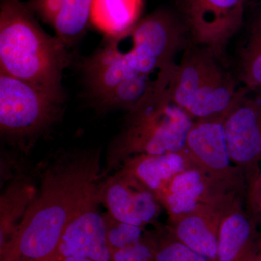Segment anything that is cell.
Instances as JSON below:
<instances>
[{
  "label": "cell",
  "instance_id": "6da1fadb",
  "mask_svg": "<svg viewBox=\"0 0 261 261\" xmlns=\"http://www.w3.org/2000/svg\"><path fill=\"white\" fill-rule=\"evenodd\" d=\"M101 152H60L42 167L40 185L0 261H42L58 253L65 230L76 216L101 202Z\"/></svg>",
  "mask_w": 261,
  "mask_h": 261
},
{
  "label": "cell",
  "instance_id": "7a4b0ae2",
  "mask_svg": "<svg viewBox=\"0 0 261 261\" xmlns=\"http://www.w3.org/2000/svg\"><path fill=\"white\" fill-rule=\"evenodd\" d=\"M70 49L47 34L20 0L0 3V72L42 88L63 90Z\"/></svg>",
  "mask_w": 261,
  "mask_h": 261
},
{
  "label": "cell",
  "instance_id": "3957f363",
  "mask_svg": "<svg viewBox=\"0 0 261 261\" xmlns=\"http://www.w3.org/2000/svg\"><path fill=\"white\" fill-rule=\"evenodd\" d=\"M171 80L160 78L153 95L140 108L128 113L124 126L107 150L101 177L118 169L126 160L140 154H162L185 149L193 121L171 99Z\"/></svg>",
  "mask_w": 261,
  "mask_h": 261
},
{
  "label": "cell",
  "instance_id": "277c9868",
  "mask_svg": "<svg viewBox=\"0 0 261 261\" xmlns=\"http://www.w3.org/2000/svg\"><path fill=\"white\" fill-rule=\"evenodd\" d=\"M184 28L177 17L159 10L139 20L128 32L106 37L94 58L122 78L152 75L174 64L181 47Z\"/></svg>",
  "mask_w": 261,
  "mask_h": 261
},
{
  "label": "cell",
  "instance_id": "5b68a950",
  "mask_svg": "<svg viewBox=\"0 0 261 261\" xmlns=\"http://www.w3.org/2000/svg\"><path fill=\"white\" fill-rule=\"evenodd\" d=\"M64 91L42 88L0 72V130L15 145L27 147L63 114Z\"/></svg>",
  "mask_w": 261,
  "mask_h": 261
},
{
  "label": "cell",
  "instance_id": "8992f818",
  "mask_svg": "<svg viewBox=\"0 0 261 261\" xmlns=\"http://www.w3.org/2000/svg\"><path fill=\"white\" fill-rule=\"evenodd\" d=\"M249 91L247 87H240L238 97L224 120L230 157L245 178L247 192L261 171V97L249 95Z\"/></svg>",
  "mask_w": 261,
  "mask_h": 261
},
{
  "label": "cell",
  "instance_id": "52a82bcc",
  "mask_svg": "<svg viewBox=\"0 0 261 261\" xmlns=\"http://www.w3.org/2000/svg\"><path fill=\"white\" fill-rule=\"evenodd\" d=\"M155 195L168 219L205 206L231 205L245 200L244 194L194 165L175 175Z\"/></svg>",
  "mask_w": 261,
  "mask_h": 261
},
{
  "label": "cell",
  "instance_id": "ba28073f",
  "mask_svg": "<svg viewBox=\"0 0 261 261\" xmlns=\"http://www.w3.org/2000/svg\"><path fill=\"white\" fill-rule=\"evenodd\" d=\"M245 0H185V18L194 41L213 56L224 53L243 23Z\"/></svg>",
  "mask_w": 261,
  "mask_h": 261
},
{
  "label": "cell",
  "instance_id": "9c48e42d",
  "mask_svg": "<svg viewBox=\"0 0 261 261\" xmlns=\"http://www.w3.org/2000/svg\"><path fill=\"white\" fill-rule=\"evenodd\" d=\"M224 118L193 121L184 150L194 166L246 197L245 178L233 164L228 152L224 130Z\"/></svg>",
  "mask_w": 261,
  "mask_h": 261
},
{
  "label": "cell",
  "instance_id": "30bf717a",
  "mask_svg": "<svg viewBox=\"0 0 261 261\" xmlns=\"http://www.w3.org/2000/svg\"><path fill=\"white\" fill-rule=\"evenodd\" d=\"M101 202L115 219L146 228L159 226L161 205L155 194L137 178L122 170L102 182Z\"/></svg>",
  "mask_w": 261,
  "mask_h": 261
},
{
  "label": "cell",
  "instance_id": "8fae6325",
  "mask_svg": "<svg viewBox=\"0 0 261 261\" xmlns=\"http://www.w3.org/2000/svg\"><path fill=\"white\" fill-rule=\"evenodd\" d=\"M99 203L89 206L65 230L58 250L65 258L111 261L104 216L98 210Z\"/></svg>",
  "mask_w": 261,
  "mask_h": 261
},
{
  "label": "cell",
  "instance_id": "7c38bea8",
  "mask_svg": "<svg viewBox=\"0 0 261 261\" xmlns=\"http://www.w3.org/2000/svg\"><path fill=\"white\" fill-rule=\"evenodd\" d=\"M233 204L200 207L168 219L166 227L174 238L189 248L210 261H216L221 220Z\"/></svg>",
  "mask_w": 261,
  "mask_h": 261
},
{
  "label": "cell",
  "instance_id": "4fadbf2b",
  "mask_svg": "<svg viewBox=\"0 0 261 261\" xmlns=\"http://www.w3.org/2000/svg\"><path fill=\"white\" fill-rule=\"evenodd\" d=\"M92 3V0H29L25 4L70 49L91 23Z\"/></svg>",
  "mask_w": 261,
  "mask_h": 261
},
{
  "label": "cell",
  "instance_id": "5bb4252c",
  "mask_svg": "<svg viewBox=\"0 0 261 261\" xmlns=\"http://www.w3.org/2000/svg\"><path fill=\"white\" fill-rule=\"evenodd\" d=\"M238 200L224 214L218 238L216 261H255L261 234L257 225Z\"/></svg>",
  "mask_w": 261,
  "mask_h": 261
},
{
  "label": "cell",
  "instance_id": "9a60e30c",
  "mask_svg": "<svg viewBox=\"0 0 261 261\" xmlns=\"http://www.w3.org/2000/svg\"><path fill=\"white\" fill-rule=\"evenodd\" d=\"M240 89L233 77L219 66L201 87L185 112L193 121L224 118L234 104Z\"/></svg>",
  "mask_w": 261,
  "mask_h": 261
},
{
  "label": "cell",
  "instance_id": "2e32d148",
  "mask_svg": "<svg viewBox=\"0 0 261 261\" xmlns=\"http://www.w3.org/2000/svg\"><path fill=\"white\" fill-rule=\"evenodd\" d=\"M214 58L205 49H194L176 65L171 84V99L184 111L190 107L201 87L219 66Z\"/></svg>",
  "mask_w": 261,
  "mask_h": 261
},
{
  "label": "cell",
  "instance_id": "e0dca14e",
  "mask_svg": "<svg viewBox=\"0 0 261 261\" xmlns=\"http://www.w3.org/2000/svg\"><path fill=\"white\" fill-rule=\"evenodd\" d=\"M185 150L162 154H140L126 160L121 170L132 175L154 194L178 173L192 166Z\"/></svg>",
  "mask_w": 261,
  "mask_h": 261
},
{
  "label": "cell",
  "instance_id": "ac0fdd59",
  "mask_svg": "<svg viewBox=\"0 0 261 261\" xmlns=\"http://www.w3.org/2000/svg\"><path fill=\"white\" fill-rule=\"evenodd\" d=\"M142 0H92L91 23L106 37L120 35L139 21Z\"/></svg>",
  "mask_w": 261,
  "mask_h": 261
},
{
  "label": "cell",
  "instance_id": "d6986e66",
  "mask_svg": "<svg viewBox=\"0 0 261 261\" xmlns=\"http://www.w3.org/2000/svg\"><path fill=\"white\" fill-rule=\"evenodd\" d=\"M35 193L31 181L20 176L10 183L2 195L0 248L6 245L15 233Z\"/></svg>",
  "mask_w": 261,
  "mask_h": 261
},
{
  "label": "cell",
  "instance_id": "ffe728a7",
  "mask_svg": "<svg viewBox=\"0 0 261 261\" xmlns=\"http://www.w3.org/2000/svg\"><path fill=\"white\" fill-rule=\"evenodd\" d=\"M159 73L154 78L152 75L140 74L123 81L103 100L99 107L104 109L120 108L128 113L137 111L157 90L160 82Z\"/></svg>",
  "mask_w": 261,
  "mask_h": 261
},
{
  "label": "cell",
  "instance_id": "44dd1931",
  "mask_svg": "<svg viewBox=\"0 0 261 261\" xmlns=\"http://www.w3.org/2000/svg\"><path fill=\"white\" fill-rule=\"evenodd\" d=\"M240 78L245 87L261 92V13L252 24L240 54Z\"/></svg>",
  "mask_w": 261,
  "mask_h": 261
},
{
  "label": "cell",
  "instance_id": "7402d4cb",
  "mask_svg": "<svg viewBox=\"0 0 261 261\" xmlns=\"http://www.w3.org/2000/svg\"><path fill=\"white\" fill-rule=\"evenodd\" d=\"M154 231L155 261H210L178 241L166 226L159 225Z\"/></svg>",
  "mask_w": 261,
  "mask_h": 261
},
{
  "label": "cell",
  "instance_id": "603a6c76",
  "mask_svg": "<svg viewBox=\"0 0 261 261\" xmlns=\"http://www.w3.org/2000/svg\"><path fill=\"white\" fill-rule=\"evenodd\" d=\"M103 216L106 223V237L110 252L139 243L147 231L146 228L118 221L108 213Z\"/></svg>",
  "mask_w": 261,
  "mask_h": 261
},
{
  "label": "cell",
  "instance_id": "cb8c5ba5",
  "mask_svg": "<svg viewBox=\"0 0 261 261\" xmlns=\"http://www.w3.org/2000/svg\"><path fill=\"white\" fill-rule=\"evenodd\" d=\"M111 261H155L154 231L146 232L139 243L110 252Z\"/></svg>",
  "mask_w": 261,
  "mask_h": 261
},
{
  "label": "cell",
  "instance_id": "d4e9b609",
  "mask_svg": "<svg viewBox=\"0 0 261 261\" xmlns=\"http://www.w3.org/2000/svg\"><path fill=\"white\" fill-rule=\"evenodd\" d=\"M245 209L258 226L261 224V188L251 189L245 197Z\"/></svg>",
  "mask_w": 261,
  "mask_h": 261
},
{
  "label": "cell",
  "instance_id": "484cf974",
  "mask_svg": "<svg viewBox=\"0 0 261 261\" xmlns=\"http://www.w3.org/2000/svg\"><path fill=\"white\" fill-rule=\"evenodd\" d=\"M65 257L63 255H61L59 252L53 255V257H49V258L46 259V260L42 261H64Z\"/></svg>",
  "mask_w": 261,
  "mask_h": 261
},
{
  "label": "cell",
  "instance_id": "4316f807",
  "mask_svg": "<svg viewBox=\"0 0 261 261\" xmlns=\"http://www.w3.org/2000/svg\"><path fill=\"white\" fill-rule=\"evenodd\" d=\"M261 188V171L260 175H259L258 178H257V181H255V183L254 184L253 186L251 187V188L250 189V190H251V189H258ZM248 190V191H249ZM247 191V192H248Z\"/></svg>",
  "mask_w": 261,
  "mask_h": 261
},
{
  "label": "cell",
  "instance_id": "83f0119b",
  "mask_svg": "<svg viewBox=\"0 0 261 261\" xmlns=\"http://www.w3.org/2000/svg\"><path fill=\"white\" fill-rule=\"evenodd\" d=\"M64 261H94L89 259L77 258V257H67Z\"/></svg>",
  "mask_w": 261,
  "mask_h": 261
},
{
  "label": "cell",
  "instance_id": "f1b7e54d",
  "mask_svg": "<svg viewBox=\"0 0 261 261\" xmlns=\"http://www.w3.org/2000/svg\"><path fill=\"white\" fill-rule=\"evenodd\" d=\"M255 261H261V237L260 243H259L258 250H257V257Z\"/></svg>",
  "mask_w": 261,
  "mask_h": 261
},
{
  "label": "cell",
  "instance_id": "f546056e",
  "mask_svg": "<svg viewBox=\"0 0 261 261\" xmlns=\"http://www.w3.org/2000/svg\"><path fill=\"white\" fill-rule=\"evenodd\" d=\"M261 0H245V2H246V3H256V2H260Z\"/></svg>",
  "mask_w": 261,
  "mask_h": 261
}]
</instances>
